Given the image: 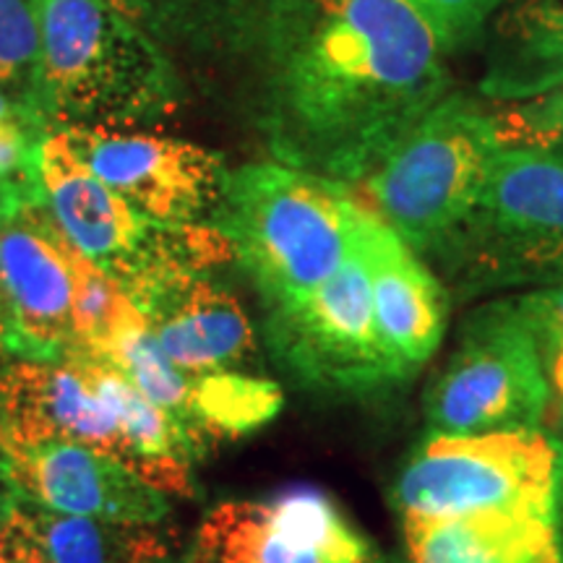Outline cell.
Masks as SVG:
<instances>
[{"label": "cell", "mask_w": 563, "mask_h": 563, "mask_svg": "<svg viewBox=\"0 0 563 563\" xmlns=\"http://www.w3.org/2000/svg\"><path fill=\"white\" fill-rule=\"evenodd\" d=\"M272 340L290 371L321 389L371 391L407 378L378 334L355 243L340 269L308 298L272 311Z\"/></svg>", "instance_id": "ba28073f"}, {"label": "cell", "mask_w": 563, "mask_h": 563, "mask_svg": "<svg viewBox=\"0 0 563 563\" xmlns=\"http://www.w3.org/2000/svg\"><path fill=\"white\" fill-rule=\"evenodd\" d=\"M352 217L347 186L266 162L224 175L214 228L277 311L340 269L352 249Z\"/></svg>", "instance_id": "7a4b0ae2"}, {"label": "cell", "mask_w": 563, "mask_h": 563, "mask_svg": "<svg viewBox=\"0 0 563 563\" xmlns=\"http://www.w3.org/2000/svg\"><path fill=\"white\" fill-rule=\"evenodd\" d=\"M551 391L538 340L517 302H496L467 321L452 357L428 386V433L540 431Z\"/></svg>", "instance_id": "52a82bcc"}, {"label": "cell", "mask_w": 563, "mask_h": 563, "mask_svg": "<svg viewBox=\"0 0 563 563\" xmlns=\"http://www.w3.org/2000/svg\"><path fill=\"white\" fill-rule=\"evenodd\" d=\"M555 522H559V534L563 543V475H561V485H559V504H555Z\"/></svg>", "instance_id": "1f68e13d"}, {"label": "cell", "mask_w": 563, "mask_h": 563, "mask_svg": "<svg viewBox=\"0 0 563 563\" xmlns=\"http://www.w3.org/2000/svg\"><path fill=\"white\" fill-rule=\"evenodd\" d=\"M563 452L543 431L433 435L399 473L405 519H449L493 509L555 514Z\"/></svg>", "instance_id": "8992f818"}, {"label": "cell", "mask_w": 563, "mask_h": 563, "mask_svg": "<svg viewBox=\"0 0 563 563\" xmlns=\"http://www.w3.org/2000/svg\"><path fill=\"white\" fill-rule=\"evenodd\" d=\"M70 266H74V302H70L74 347L68 357H95L125 323L141 319V311L125 295L121 282L76 249L70 253Z\"/></svg>", "instance_id": "603a6c76"}, {"label": "cell", "mask_w": 563, "mask_h": 563, "mask_svg": "<svg viewBox=\"0 0 563 563\" xmlns=\"http://www.w3.org/2000/svg\"><path fill=\"white\" fill-rule=\"evenodd\" d=\"M506 144H538L548 146L563 136V87L548 91L538 100L522 102L509 115H496Z\"/></svg>", "instance_id": "f1b7e54d"}, {"label": "cell", "mask_w": 563, "mask_h": 563, "mask_svg": "<svg viewBox=\"0 0 563 563\" xmlns=\"http://www.w3.org/2000/svg\"><path fill=\"white\" fill-rule=\"evenodd\" d=\"M501 150L496 115L467 97L446 95L357 180V203L410 249L431 253L473 209Z\"/></svg>", "instance_id": "5b68a950"}, {"label": "cell", "mask_w": 563, "mask_h": 563, "mask_svg": "<svg viewBox=\"0 0 563 563\" xmlns=\"http://www.w3.org/2000/svg\"><path fill=\"white\" fill-rule=\"evenodd\" d=\"M514 302H517L519 313L538 340L548 378H551V389L555 397L563 399V282L543 292L525 295Z\"/></svg>", "instance_id": "83f0119b"}, {"label": "cell", "mask_w": 563, "mask_h": 563, "mask_svg": "<svg viewBox=\"0 0 563 563\" xmlns=\"http://www.w3.org/2000/svg\"><path fill=\"white\" fill-rule=\"evenodd\" d=\"M5 481L19 498L70 517L154 527L167 496L136 473L81 443L47 439L0 446Z\"/></svg>", "instance_id": "7c38bea8"}, {"label": "cell", "mask_w": 563, "mask_h": 563, "mask_svg": "<svg viewBox=\"0 0 563 563\" xmlns=\"http://www.w3.org/2000/svg\"><path fill=\"white\" fill-rule=\"evenodd\" d=\"M3 222H5V220H3V214H0V228H3Z\"/></svg>", "instance_id": "836d02e7"}, {"label": "cell", "mask_w": 563, "mask_h": 563, "mask_svg": "<svg viewBox=\"0 0 563 563\" xmlns=\"http://www.w3.org/2000/svg\"><path fill=\"white\" fill-rule=\"evenodd\" d=\"M141 243L112 277L144 316L167 357L188 376L232 371L256 350L253 327L235 295L222 285Z\"/></svg>", "instance_id": "9c48e42d"}, {"label": "cell", "mask_w": 563, "mask_h": 563, "mask_svg": "<svg viewBox=\"0 0 563 563\" xmlns=\"http://www.w3.org/2000/svg\"><path fill=\"white\" fill-rule=\"evenodd\" d=\"M405 3L426 21L441 51L449 53L477 37L485 21L506 0H405Z\"/></svg>", "instance_id": "4316f807"}, {"label": "cell", "mask_w": 563, "mask_h": 563, "mask_svg": "<svg viewBox=\"0 0 563 563\" xmlns=\"http://www.w3.org/2000/svg\"><path fill=\"white\" fill-rule=\"evenodd\" d=\"M269 60L279 150L342 186L365 178L452 84L405 0H277Z\"/></svg>", "instance_id": "6da1fadb"}, {"label": "cell", "mask_w": 563, "mask_h": 563, "mask_svg": "<svg viewBox=\"0 0 563 563\" xmlns=\"http://www.w3.org/2000/svg\"><path fill=\"white\" fill-rule=\"evenodd\" d=\"M95 361H104L110 363L112 368L121 371L123 376L150 399V402H154L159 410L170 415L175 426H178L180 431L186 433V439L194 443L199 456L203 454L207 443H203L199 431H196L194 422L191 376L183 373L178 365L167 357V352L162 350V344L157 342V336H154L144 316L125 323L121 332L97 352Z\"/></svg>", "instance_id": "44dd1931"}, {"label": "cell", "mask_w": 563, "mask_h": 563, "mask_svg": "<svg viewBox=\"0 0 563 563\" xmlns=\"http://www.w3.org/2000/svg\"><path fill=\"white\" fill-rule=\"evenodd\" d=\"M0 340H3V327H0Z\"/></svg>", "instance_id": "e575fe53"}, {"label": "cell", "mask_w": 563, "mask_h": 563, "mask_svg": "<svg viewBox=\"0 0 563 563\" xmlns=\"http://www.w3.org/2000/svg\"><path fill=\"white\" fill-rule=\"evenodd\" d=\"M47 439L81 443L136 473L115 418L74 363L19 361L0 368V446Z\"/></svg>", "instance_id": "5bb4252c"}, {"label": "cell", "mask_w": 563, "mask_h": 563, "mask_svg": "<svg viewBox=\"0 0 563 563\" xmlns=\"http://www.w3.org/2000/svg\"><path fill=\"white\" fill-rule=\"evenodd\" d=\"M0 563H9L5 561V543H3V514H0Z\"/></svg>", "instance_id": "d6a6232c"}, {"label": "cell", "mask_w": 563, "mask_h": 563, "mask_svg": "<svg viewBox=\"0 0 563 563\" xmlns=\"http://www.w3.org/2000/svg\"><path fill=\"white\" fill-rule=\"evenodd\" d=\"M108 3L159 42H207L241 24L251 0H108Z\"/></svg>", "instance_id": "cb8c5ba5"}, {"label": "cell", "mask_w": 563, "mask_h": 563, "mask_svg": "<svg viewBox=\"0 0 563 563\" xmlns=\"http://www.w3.org/2000/svg\"><path fill=\"white\" fill-rule=\"evenodd\" d=\"M563 87V0H506L493 24L481 91L530 102Z\"/></svg>", "instance_id": "ac0fdd59"}, {"label": "cell", "mask_w": 563, "mask_h": 563, "mask_svg": "<svg viewBox=\"0 0 563 563\" xmlns=\"http://www.w3.org/2000/svg\"><path fill=\"white\" fill-rule=\"evenodd\" d=\"M70 245L51 209L21 211L0 228V347L24 361L58 363L74 347Z\"/></svg>", "instance_id": "30bf717a"}, {"label": "cell", "mask_w": 563, "mask_h": 563, "mask_svg": "<svg viewBox=\"0 0 563 563\" xmlns=\"http://www.w3.org/2000/svg\"><path fill=\"white\" fill-rule=\"evenodd\" d=\"M410 563H563L555 514L493 509L449 519H405Z\"/></svg>", "instance_id": "2e32d148"}, {"label": "cell", "mask_w": 563, "mask_h": 563, "mask_svg": "<svg viewBox=\"0 0 563 563\" xmlns=\"http://www.w3.org/2000/svg\"><path fill=\"white\" fill-rule=\"evenodd\" d=\"M89 389L108 405L125 443L136 456V475L152 488L175 496L191 493V462L199 456L165 410L141 394L121 371L95 357H68Z\"/></svg>", "instance_id": "d6986e66"}, {"label": "cell", "mask_w": 563, "mask_h": 563, "mask_svg": "<svg viewBox=\"0 0 563 563\" xmlns=\"http://www.w3.org/2000/svg\"><path fill=\"white\" fill-rule=\"evenodd\" d=\"M40 74L30 108L87 129L167 108L173 76L157 45L108 0H37Z\"/></svg>", "instance_id": "3957f363"}, {"label": "cell", "mask_w": 563, "mask_h": 563, "mask_svg": "<svg viewBox=\"0 0 563 563\" xmlns=\"http://www.w3.org/2000/svg\"><path fill=\"white\" fill-rule=\"evenodd\" d=\"M352 243L368 274L373 313L384 347L405 376L439 347L446 329V292L402 238L355 201Z\"/></svg>", "instance_id": "4fadbf2b"}, {"label": "cell", "mask_w": 563, "mask_h": 563, "mask_svg": "<svg viewBox=\"0 0 563 563\" xmlns=\"http://www.w3.org/2000/svg\"><path fill=\"white\" fill-rule=\"evenodd\" d=\"M21 110H24V108L13 110V108H11V102H9V100H5V97H3V95H0V123H3V121H11V118H13V115H19V112H21Z\"/></svg>", "instance_id": "4dcf8cb0"}, {"label": "cell", "mask_w": 563, "mask_h": 563, "mask_svg": "<svg viewBox=\"0 0 563 563\" xmlns=\"http://www.w3.org/2000/svg\"><path fill=\"white\" fill-rule=\"evenodd\" d=\"M553 441L559 443L561 452H563V399H559V407H555V420H553Z\"/></svg>", "instance_id": "f546056e"}, {"label": "cell", "mask_w": 563, "mask_h": 563, "mask_svg": "<svg viewBox=\"0 0 563 563\" xmlns=\"http://www.w3.org/2000/svg\"><path fill=\"white\" fill-rule=\"evenodd\" d=\"M40 74L37 0H0V84L21 87L32 102Z\"/></svg>", "instance_id": "484cf974"}, {"label": "cell", "mask_w": 563, "mask_h": 563, "mask_svg": "<svg viewBox=\"0 0 563 563\" xmlns=\"http://www.w3.org/2000/svg\"><path fill=\"white\" fill-rule=\"evenodd\" d=\"M60 131L97 178L154 222H191L220 201L222 159L191 141L87 125Z\"/></svg>", "instance_id": "8fae6325"}, {"label": "cell", "mask_w": 563, "mask_h": 563, "mask_svg": "<svg viewBox=\"0 0 563 563\" xmlns=\"http://www.w3.org/2000/svg\"><path fill=\"white\" fill-rule=\"evenodd\" d=\"M40 170L47 209L63 238L89 262L115 274L150 235V217L97 178L63 131L42 141Z\"/></svg>", "instance_id": "9a60e30c"}, {"label": "cell", "mask_w": 563, "mask_h": 563, "mask_svg": "<svg viewBox=\"0 0 563 563\" xmlns=\"http://www.w3.org/2000/svg\"><path fill=\"white\" fill-rule=\"evenodd\" d=\"M3 543L9 563H170L150 525L70 517L19 496L3 509Z\"/></svg>", "instance_id": "e0dca14e"}, {"label": "cell", "mask_w": 563, "mask_h": 563, "mask_svg": "<svg viewBox=\"0 0 563 563\" xmlns=\"http://www.w3.org/2000/svg\"><path fill=\"white\" fill-rule=\"evenodd\" d=\"M191 394L194 422L203 443L211 439H238L256 431L282 407L277 384L238 371L191 376Z\"/></svg>", "instance_id": "7402d4cb"}, {"label": "cell", "mask_w": 563, "mask_h": 563, "mask_svg": "<svg viewBox=\"0 0 563 563\" xmlns=\"http://www.w3.org/2000/svg\"><path fill=\"white\" fill-rule=\"evenodd\" d=\"M191 563H334L287 538L266 517L262 501H224L199 527Z\"/></svg>", "instance_id": "ffe728a7"}, {"label": "cell", "mask_w": 563, "mask_h": 563, "mask_svg": "<svg viewBox=\"0 0 563 563\" xmlns=\"http://www.w3.org/2000/svg\"><path fill=\"white\" fill-rule=\"evenodd\" d=\"M42 118L24 104L19 115L0 123V214L9 222L21 211L45 207L42 186Z\"/></svg>", "instance_id": "d4e9b609"}, {"label": "cell", "mask_w": 563, "mask_h": 563, "mask_svg": "<svg viewBox=\"0 0 563 563\" xmlns=\"http://www.w3.org/2000/svg\"><path fill=\"white\" fill-rule=\"evenodd\" d=\"M431 253L462 292L563 282V154L504 146L473 209Z\"/></svg>", "instance_id": "277c9868"}]
</instances>
